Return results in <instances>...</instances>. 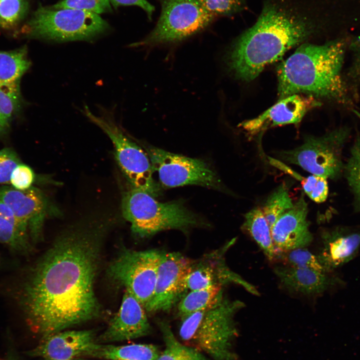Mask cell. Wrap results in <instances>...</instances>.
<instances>
[{"label":"cell","instance_id":"6da1fadb","mask_svg":"<svg viewBox=\"0 0 360 360\" xmlns=\"http://www.w3.org/2000/svg\"><path fill=\"white\" fill-rule=\"evenodd\" d=\"M114 218L88 216L66 230L21 286L20 308L44 338L99 315L94 283L104 236Z\"/></svg>","mask_w":360,"mask_h":360},{"label":"cell","instance_id":"7a4b0ae2","mask_svg":"<svg viewBox=\"0 0 360 360\" xmlns=\"http://www.w3.org/2000/svg\"><path fill=\"white\" fill-rule=\"evenodd\" d=\"M344 54V44L340 41L300 46L277 68L280 98L303 93L348 103L341 76Z\"/></svg>","mask_w":360,"mask_h":360},{"label":"cell","instance_id":"3957f363","mask_svg":"<svg viewBox=\"0 0 360 360\" xmlns=\"http://www.w3.org/2000/svg\"><path fill=\"white\" fill-rule=\"evenodd\" d=\"M244 306L242 302L222 295L212 305L182 320L180 339L212 360H236L232 350L237 333L234 316Z\"/></svg>","mask_w":360,"mask_h":360},{"label":"cell","instance_id":"277c9868","mask_svg":"<svg viewBox=\"0 0 360 360\" xmlns=\"http://www.w3.org/2000/svg\"><path fill=\"white\" fill-rule=\"evenodd\" d=\"M121 209L132 232L140 238L168 230L186 232L206 224L180 202H159L148 192L132 188L124 192Z\"/></svg>","mask_w":360,"mask_h":360},{"label":"cell","instance_id":"5b68a950","mask_svg":"<svg viewBox=\"0 0 360 360\" xmlns=\"http://www.w3.org/2000/svg\"><path fill=\"white\" fill-rule=\"evenodd\" d=\"M108 28L106 22L96 14L40 6L26 23L23 32L31 38L54 42L90 41Z\"/></svg>","mask_w":360,"mask_h":360},{"label":"cell","instance_id":"8992f818","mask_svg":"<svg viewBox=\"0 0 360 360\" xmlns=\"http://www.w3.org/2000/svg\"><path fill=\"white\" fill-rule=\"evenodd\" d=\"M95 114L84 106L82 112L108 136L115 150L116 160L132 188L148 192L153 196L160 194V186L153 177L154 172L146 152L126 134L117 122L112 110L100 108Z\"/></svg>","mask_w":360,"mask_h":360},{"label":"cell","instance_id":"52a82bcc","mask_svg":"<svg viewBox=\"0 0 360 360\" xmlns=\"http://www.w3.org/2000/svg\"><path fill=\"white\" fill-rule=\"evenodd\" d=\"M215 16L199 0H163L156 26L132 46H152L186 38L206 28Z\"/></svg>","mask_w":360,"mask_h":360},{"label":"cell","instance_id":"ba28073f","mask_svg":"<svg viewBox=\"0 0 360 360\" xmlns=\"http://www.w3.org/2000/svg\"><path fill=\"white\" fill-rule=\"evenodd\" d=\"M348 133L347 129L340 128L323 136H309L299 146L279 152L278 156L312 174L335 179L343 168L342 150Z\"/></svg>","mask_w":360,"mask_h":360},{"label":"cell","instance_id":"9c48e42d","mask_svg":"<svg viewBox=\"0 0 360 360\" xmlns=\"http://www.w3.org/2000/svg\"><path fill=\"white\" fill-rule=\"evenodd\" d=\"M162 252L124 248L108 268L110 277L129 290L145 309L154 295Z\"/></svg>","mask_w":360,"mask_h":360},{"label":"cell","instance_id":"30bf717a","mask_svg":"<svg viewBox=\"0 0 360 360\" xmlns=\"http://www.w3.org/2000/svg\"><path fill=\"white\" fill-rule=\"evenodd\" d=\"M144 149L163 187L197 185L216 190L222 188L218 176L203 160L152 146H146Z\"/></svg>","mask_w":360,"mask_h":360},{"label":"cell","instance_id":"8fae6325","mask_svg":"<svg viewBox=\"0 0 360 360\" xmlns=\"http://www.w3.org/2000/svg\"><path fill=\"white\" fill-rule=\"evenodd\" d=\"M0 201L11 209L22 233L34 242L41 236L46 218L60 212L41 190L33 186L25 190L0 186Z\"/></svg>","mask_w":360,"mask_h":360},{"label":"cell","instance_id":"7c38bea8","mask_svg":"<svg viewBox=\"0 0 360 360\" xmlns=\"http://www.w3.org/2000/svg\"><path fill=\"white\" fill-rule=\"evenodd\" d=\"M192 261L178 252H162L154 295L146 312H168L186 294L184 280Z\"/></svg>","mask_w":360,"mask_h":360},{"label":"cell","instance_id":"4fadbf2b","mask_svg":"<svg viewBox=\"0 0 360 360\" xmlns=\"http://www.w3.org/2000/svg\"><path fill=\"white\" fill-rule=\"evenodd\" d=\"M224 248L205 255L198 260H192L190 270L186 276L184 287L185 291L198 290L213 286H222L232 282L240 284L254 294L256 288L232 272L224 262Z\"/></svg>","mask_w":360,"mask_h":360},{"label":"cell","instance_id":"5bb4252c","mask_svg":"<svg viewBox=\"0 0 360 360\" xmlns=\"http://www.w3.org/2000/svg\"><path fill=\"white\" fill-rule=\"evenodd\" d=\"M308 214V204L302 194L293 206L274 224L270 232L278 254L306 248L311 244L313 236L310 230Z\"/></svg>","mask_w":360,"mask_h":360},{"label":"cell","instance_id":"9a60e30c","mask_svg":"<svg viewBox=\"0 0 360 360\" xmlns=\"http://www.w3.org/2000/svg\"><path fill=\"white\" fill-rule=\"evenodd\" d=\"M152 329L145 309L138 299L125 289L118 312L98 341L108 342L130 340L148 335Z\"/></svg>","mask_w":360,"mask_h":360},{"label":"cell","instance_id":"2e32d148","mask_svg":"<svg viewBox=\"0 0 360 360\" xmlns=\"http://www.w3.org/2000/svg\"><path fill=\"white\" fill-rule=\"evenodd\" d=\"M96 344L91 330H62L44 338L28 354L46 360H73L80 356H88Z\"/></svg>","mask_w":360,"mask_h":360},{"label":"cell","instance_id":"e0dca14e","mask_svg":"<svg viewBox=\"0 0 360 360\" xmlns=\"http://www.w3.org/2000/svg\"><path fill=\"white\" fill-rule=\"evenodd\" d=\"M317 256L324 269L332 272L354 259L360 248V228L336 227L324 231Z\"/></svg>","mask_w":360,"mask_h":360},{"label":"cell","instance_id":"ac0fdd59","mask_svg":"<svg viewBox=\"0 0 360 360\" xmlns=\"http://www.w3.org/2000/svg\"><path fill=\"white\" fill-rule=\"evenodd\" d=\"M320 104L314 96L294 94L281 98L258 116L242 124L250 132H256L268 125L276 126L298 124L311 108Z\"/></svg>","mask_w":360,"mask_h":360},{"label":"cell","instance_id":"d6986e66","mask_svg":"<svg viewBox=\"0 0 360 360\" xmlns=\"http://www.w3.org/2000/svg\"><path fill=\"white\" fill-rule=\"evenodd\" d=\"M274 272L284 286L303 294H318L344 284L331 272L288 266H276Z\"/></svg>","mask_w":360,"mask_h":360},{"label":"cell","instance_id":"ffe728a7","mask_svg":"<svg viewBox=\"0 0 360 360\" xmlns=\"http://www.w3.org/2000/svg\"><path fill=\"white\" fill-rule=\"evenodd\" d=\"M27 52L25 48L10 52L0 51V88L14 100L19 80L31 65Z\"/></svg>","mask_w":360,"mask_h":360},{"label":"cell","instance_id":"44dd1931","mask_svg":"<svg viewBox=\"0 0 360 360\" xmlns=\"http://www.w3.org/2000/svg\"><path fill=\"white\" fill-rule=\"evenodd\" d=\"M161 352L152 344L124 346L97 344L88 356L110 360H156Z\"/></svg>","mask_w":360,"mask_h":360},{"label":"cell","instance_id":"7402d4cb","mask_svg":"<svg viewBox=\"0 0 360 360\" xmlns=\"http://www.w3.org/2000/svg\"><path fill=\"white\" fill-rule=\"evenodd\" d=\"M0 242L13 252L25 254L30 248V238L22 232L11 209L0 201Z\"/></svg>","mask_w":360,"mask_h":360},{"label":"cell","instance_id":"603a6c76","mask_svg":"<svg viewBox=\"0 0 360 360\" xmlns=\"http://www.w3.org/2000/svg\"><path fill=\"white\" fill-rule=\"evenodd\" d=\"M242 227L270 260H276L278 254L272 241L270 228L261 208H255L247 212L244 215Z\"/></svg>","mask_w":360,"mask_h":360},{"label":"cell","instance_id":"cb8c5ba5","mask_svg":"<svg viewBox=\"0 0 360 360\" xmlns=\"http://www.w3.org/2000/svg\"><path fill=\"white\" fill-rule=\"evenodd\" d=\"M158 325L165 348L156 360H212L198 350L179 342L167 321L159 320Z\"/></svg>","mask_w":360,"mask_h":360},{"label":"cell","instance_id":"d4e9b609","mask_svg":"<svg viewBox=\"0 0 360 360\" xmlns=\"http://www.w3.org/2000/svg\"><path fill=\"white\" fill-rule=\"evenodd\" d=\"M222 286H213L190 291L179 301L178 316L182 320L212 305L223 295Z\"/></svg>","mask_w":360,"mask_h":360},{"label":"cell","instance_id":"484cf974","mask_svg":"<svg viewBox=\"0 0 360 360\" xmlns=\"http://www.w3.org/2000/svg\"><path fill=\"white\" fill-rule=\"evenodd\" d=\"M294 204L284 184L280 186L267 198L262 209L270 230L278 219Z\"/></svg>","mask_w":360,"mask_h":360},{"label":"cell","instance_id":"4316f807","mask_svg":"<svg viewBox=\"0 0 360 360\" xmlns=\"http://www.w3.org/2000/svg\"><path fill=\"white\" fill-rule=\"evenodd\" d=\"M345 174L354 198L356 210L360 212V137L356 138L345 166Z\"/></svg>","mask_w":360,"mask_h":360},{"label":"cell","instance_id":"83f0119b","mask_svg":"<svg viewBox=\"0 0 360 360\" xmlns=\"http://www.w3.org/2000/svg\"><path fill=\"white\" fill-rule=\"evenodd\" d=\"M276 260L282 262L285 266L328 272L320 264L317 256L313 254L306 248H298L280 252L278 255Z\"/></svg>","mask_w":360,"mask_h":360},{"label":"cell","instance_id":"f1b7e54d","mask_svg":"<svg viewBox=\"0 0 360 360\" xmlns=\"http://www.w3.org/2000/svg\"><path fill=\"white\" fill-rule=\"evenodd\" d=\"M27 10L26 0L0 1V26L6 29L14 28L24 18Z\"/></svg>","mask_w":360,"mask_h":360},{"label":"cell","instance_id":"f546056e","mask_svg":"<svg viewBox=\"0 0 360 360\" xmlns=\"http://www.w3.org/2000/svg\"><path fill=\"white\" fill-rule=\"evenodd\" d=\"M288 171L300 180L304 192L312 200L321 203L326 200L328 193L327 178L314 174L303 178L292 170Z\"/></svg>","mask_w":360,"mask_h":360},{"label":"cell","instance_id":"4dcf8cb0","mask_svg":"<svg viewBox=\"0 0 360 360\" xmlns=\"http://www.w3.org/2000/svg\"><path fill=\"white\" fill-rule=\"evenodd\" d=\"M110 0H62L50 8L75 9L99 15L110 11Z\"/></svg>","mask_w":360,"mask_h":360},{"label":"cell","instance_id":"1f68e13d","mask_svg":"<svg viewBox=\"0 0 360 360\" xmlns=\"http://www.w3.org/2000/svg\"><path fill=\"white\" fill-rule=\"evenodd\" d=\"M204 7L214 16H230L246 7L247 0H199Z\"/></svg>","mask_w":360,"mask_h":360},{"label":"cell","instance_id":"d6a6232c","mask_svg":"<svg viewBox=\"0 0 360 360\" xmlns=\"http://www.w3.org/2000/svg\"><path fill=\"white\" fill-rule=\"evenodd\" d=\"M20 164L18 157L12 149L0 150V184L10 183L12 172Z\"/></svg>","mask_w":360,"mask_h":360},{"label":"cell","instance_id":"836d02e7","mask_svg":"<svg viewBox=\"0 0 360 360\" xmlns=\"http://www.w3.org/2000/svg\"><path fill=\"white\" fill-rule=\"evenodd\" d=\"M34 178L32 170L28 166L20 163L12 172L10 184L17 190H25L32 186Z\"/></svg>","mask_w":360,"mask_h":360},{"label":"cell","instance_id":"e575fe53","mask_svg":"<svg viewBox=\"0 0 360 360\" xmlns=\"http://www.w3.org/2000/svg\"><path fill=\"white\" fill-rule=\"evenodd\" d=\"M14 99L0 88V133L8 126L14 110Z\"/></svg>","mask_w":360,"mask_h":360},{"label":"cell","instance_id":"d590c367","mask_svg":"<svg viewBox=\"0 0 360 360\" xmlns=\"http://www.w3.org/2000/svg\"><path fill=\"white\" fill-rule=\"evenodd\" d=\"M115 8L122 6H136L142 8L150 18L154 10V6L146 0H110Z\"/></svg>","mask_w":360,"mask_h":360},{"label":"cell","instance_id":"8d00e7d4","mask_svg":"<svg viewBox=\"0 0 360 360\" xmlns=\"http://www.w3.org/2000/svg\"><path fill=\"white\" fill-rule=\"evenodd\" d=\"M354 46L356 58L352 72L355 76H360V36L358 37Z\"/></svg>","mask_w":360,"mask_h":360},{"label":"cell","instance_id":"74e56055","mask_svg":"<svg viewBox=\"0 0 360 360\" xmlns=\"http://www.w3.org/2000/svg\"></svg>","mask_w":360,"mask_h":360},{"label":"cell","instance_id":"f35d334b","mask_svg":"<svg viewBox=\"0 0 360 360\" xmlns=\"http://www.w3.org/2000/svg\"><path fill=\"white\" fill-rule=\"evenodd\" d=\"M0 360H2V359L0 358Z\"/></svg>","mask_w":360,"mask_h":360},{"label":"cell","instance_id":"ab89813d","mask_svg":"<svg viewBox=\"0 0 360 360\" xmlns=\"http://www.w3.org/2000/svg\"><path fill=\"white\" fill-rule=\"evenodd\" d=\"M1 0H0V1H1Z\"/></svg>","mask_w":360,"mask_h":360}]
</instances>
